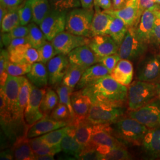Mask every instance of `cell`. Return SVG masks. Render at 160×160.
<instances>
[{
    "label": "cell",
    "instance_id": "1",
    "mask_svg": "<svg viewBox=\"0 0 160 160\" xmlns=\"http://www.w3.org/2000/svg\"><path fill=\"white\" fill-rule=\"evenodd\" d=\"M94 102L124 105L128 100V88L108 75L81 89Z\"/></svg>",
    "mask_w": 160,
    "mask_h": 160
},
{
    "label": "cell",
    "instance_id": "2",
    "mask_svg": "<svg viewBox=\"0 0 160 160\" xmlns=\"http://www.w3.org/2000/svg\"><path fill=\"white\" fill-rule=\"evenodd\" d=\"M112 125L113 133L116 137L123 142L135 145L142 144L149 129L147 126L130 117L120 118Z\"/></svg>",
    "mask_w": 160,
    "mask_h": 160
},
{
    "label": "cell",
    "instance_id": "3",
    "mask_svg": "<svg viewBox=\"0 0 160 160\" xmlns=\"http://www.w3.org/2000/svg\"><path fill=\"white\" fill-rule=\"evenodd\" d=\"M157 97L158 92L154 82L135 80L128 88V109L129 110H137Z\"/></svg>",
    "mask_w": 160,
    "mask_h": 160
},
{
    "label": "cell",
    "instance_id": "4",
    "mask_svg": "<svg viewBox=\"0 0 160 160\" xmlns=\"http://www.w3.org/2000/svg\"><path fill=\"white\" fill-rule=\"evenodd\" d=\"M94 14L93 8H75L67 15L65 30L71 33L91 38L92 20Z\"/></svg>",
    "mask_w": 160,
    "mask_h": 160
},
{
    "label": "cell",
    "instance_id": "5",
    "mask_svg": "<svg viewBox=\"0 0 160 160\" xmlns=\"http://www.w3.org/2000/svg\"><path fill=\"white\" fill-rule=\"evenodd\" d=\"M125 111L124 105L94 102L92 103L87 118L94 124L111 125L122 118Z\"/></svg>",
    "mask_w": 160,
    "mask_h": 160
},
{
    "label": "cell",
    "instance_id": "6",
    "mask_svg": "<svg viewBox=\"0 0 160 160\" xmlns=\"http://www.w3.org/2000/svg\"><path fill=\"white\" fill-rule=\"evenodd\" d=\"M22 76L8 74L5 84L1 87V108L5 109L12 114L14 122L20 123L18 116V100Z\"/></svg>",
    "mask_w": 160,
    "mask_h": 160
},
{
    "label": "cell",
    "instance_id": "7",
    "mask_svg": "<svg viewBox=\"0 0 160 160\" xmlns=\"http://www.w3.org/2000/svg\"><path fill=\"white\" fill-rule=\"evenodd\" d=\"M148 45L138 37L135 28L130 27L120 44L118 53L121 59L136 61L144 55Z\"/></svg>",
    "mask_w": 160,
    "mask_h": 160
},
{
    "label": "cell",
    "instance_id": "8",
    "mask_svg": "<svg viewBox=\"0 0 160 160\" xmlns=\"http://www.w3.org/2000/svg\"><path fill=\"white\" fill-rule=\"evenodd\" d=\"M128 117L135 119L148 129L160 127V98L156 97L142 107L129 110Z\"/></svg>",
    "mask_w": 160,
    "mask_h": 160
},
{
    "label": "cell",
    "instance_id": "9",
    "mask_svg": "<svg viewBox=\"0 0 160 160\" xmlns=\"http://www.w3.org/2000/svg\"><path fill=\"white\" fill-rule=\"evenodd\" d=\"M68 11H60L51 8L42 23L40 29L46 39L51 42L58 34L65 30Z\"/></svg>",
    "mask_w": 160,
    "mask_h": 160
},
{
    "label": "cell",
    "instance_id": "10",
    "mask_svg": "<svg viewBox=\"0 0 160 160\" xmlns=\"http://www.w3.org/2000/svg\"><path fill=\"white\" fill-rule=\"evenodd\" d=\"M121 145L123 143L113 135L112 128L109 124H94L90 141L86 147L96 150L98 147Z\"/></svg>",
    "mask_w": 160,
    "mask_h": 160
},
{
    "label": "cell",
    "instance_id": "11",
    "mask_svg": "<svg viewBox=\"0 0 160 160\" xmlns=\"http://www.w3.org/2000/svg\"><path fill=\"white\" fill-rule=\"evenodd\" d=\"M46 92L45 88H38L32 84L29 101L24 113V122L29 128L44 117L40 110V104Z\"/></svg>",
    "mask_w": 160,
    "mask_h": 160
},
{
    "label": "cell",
    "instance_id": "12",
    "mask_svg": "<svg viewBox=\"0 0 160 160\" xmlns=\"http://www.w3.org/2000/svg\"><path fill=\"white\" fill-rule=\"evenodd\" d=\"M90 38L71 33L63 31L52 40L51 43L58 54L61 53L68 55L74 49L88 45Z\"/></svg>",
    "mask_w": 160,
    "mask_h": 160
},
{
    "label": "cell",
    "instance_id": "13",
    "mask_svg": "<svg viewBox=\"0 0 160 160\" xmlns=\"http://www.w3.org/2000/svg\"><path fill=\"white\" fill-rule=\"evenodd\" d=\"M137 79L155 82L160 77V54L143 58L139 62L136 71Z\"/></svg>",
    "mask_w": 160,
    "mask_h": 160
},
{
    "label": "cell",
    "instance_id": "14",
    "mask_svg": "<svg viewBox=\"0 0 160 160\" xmlns=\"http://www.w3.org/2000/svg\"><path fill=\"white\" fill-rule=\"evenodd\" d=\"M49 74V84L57 88L62 83L69 66L68 55L59 53L46 63Z\"/></svg>",
    "mask_w": 160,
    "mask_h": 160
},
{
    "label": "cell",
    "instance_id": "15",
    "mask_svg": "<svg viewBox=\"0 0 160 160\" xmlns=\"http://www.w3.org/2000/svg\"><path fill=\"white\" fill-rule=\"evenodd\" d=\"M99 58L118 53L119 46L109 35H97L90 38L88 45Z\"/></svg>",
    "mask_w": 160,
    "mask_h": 160
},
{
    "label": "cell",
    "instance_id": "16",
    "mask_svg": "<svg viewBox=\"0 0 160 160\" xmlns=\"http://www.w3.org/2000/svg\"><path fill=\"white\" fill-rule=\"evenodd\" d=\"M139 0H127L126 5L118 10H104L111 16L119 17L130 27L136 28L139 22L141 15L139 11Z\"/></svg>",
    "mask_w": 160,
    "mask_h": 160
},
{
    "label": "cell",
    "instance_id": "17",
    "mask_svg": "<svg viewBox=\"0 0 160 160\" xmlns=\"http://www.w3.org/2000/svg\"><path fill=\"white\" fill-rule=\"evenodd\" d=\"M68 57L70 63L85 69L98 63L100 59L88 45L75 48L69 53Z\"/></svg>",
    "mask_w": 160,
    "mask_h": 160
},
{
    "label": "cell",
    "instance_id": "18",
    "mask_svg": "<svg viewBox=\"0 0 160 160\" xmlns=\"http://www.w3.org/2000/svg\"><path fill=\"white\" fill-rule=\"evenodd\" d=\"M68 125V123L67 122L54 120L48 115H45L41 119L29 127L27 132V137L30 139L42 136Z\"/></svg>",
    "mask_w": 160,
    "mask_h": 160
},
{
    "label": "cell",
    "instance_id": "19",
    "mask_svg": "<svg viewBox=\"0 0 160 160\" xmlns=\"http://www.w3.org/2000/svg\"><path fill=\"white\" fill-rule=\"evenodd\" d=\"M10 59L12 62L19 63H33L39 62L38 50L30 43L18 45L9 52Z\"/></svg>",
    "mask_w": 160,
    "mask_h": 160
},
{
    "label": "cell",
    "instance_id": "20",
    "mask_svg": "<svg viewBox=\"0 0 160 160\" xmlns=\"http://www.w3.org/2000/svg\"><path fill=\"white\" fill-rule=\"evenodd\" d=\"M157 11L155 10H145L135 28L138 37L147 44H149L155 22L157 18Z\"/></svg>",
    "mask_w": 160,
    "mask_h": 160
},
{
    "label": "cell",
    "instance_id": "21",
    "mask_svg": "<svg viewBox=\"0 0 160 160\" xmlns=\"http://www.w3.org/2000/svg\"><path fill=\"white\" fill-rule=\"evenodd\" d=\"M108 75H110V72L104 65L101 63H96L86 69L75 88L77 90L84 88Z\"/></svg>",
    "mask_w": 160,
    "mask_h": 160
},
{
    "label": "cell",
    "instance_id": "22",
    "mask_svg": "<svg viewBox=\"0 0 160 160\" xmlns=\"http://www.w3.org/2000/svg\"><path fill=\"white\" fill-rule=\"evenodd\" d=\"M71 103L74 112V119L87 118L92 105V100L90 97L80 90L72 92L71 95Z\"/></svg>",
    "mask_w": 160,
    "mask_h": 160
},
{
    "label": "cell",
    "instance_id": "23",
    "mask_svg": "<svg viewBox=\"0 0 160 160\" xmlns=\"http://www.w3.org/2000/svg\"><path fill=\"white\" fill-rule=\"evenodd\" d=\"M112 16L106 13L98 6H94V14L92 20L91 38L97 35L108 34Z\"/></svg>",
    "mask_w": 160,
    "mask_h": 160
},
{
    "label": "cell",
    "instance_id": "24",
    "mask_svg": "<svg viewBox=\"0 0 160 160\" xmlns=\"http://www.w3.org/2000/svg\"><path fill=\"white\" fill-rule=\"evenodd\" d=\"M74 127L75 137L78 142L84 147L90 141L94 123L88 119H74L69 124Z\"/></svg>",
    "mask_w": 160,
    "mask_h": 160
},
{
    "label": "cell",
    "instance_id": "25",
    "mask_svg": "<svg viewBox=\"0 0 160 160\" xmlns=\"http://www.w3.org/2000/svg\"><path fill=\"white\" fill-rule=\"evenodd\" d=\"M133 67L131 61L121 59L110 73V75L122 85H130L133 77Z\"/></svg>",
    "mask_w": 160,
    "mask_h": 160
},
{
    "label": "cell",
    "instance_id": "26",
    "mask_svg": "<svg viewBox=\"0 0 160 160\" xmlns=\"http://www.w3.org/2000/svg\"><path fill=\"white\" fill-rule=\"evenodd\" d=\"M142 145L149 157L154 158H160V127L149 129Z\"/></svg>",
    "mask_w": 160,
    "mask_h": 160
},
{
    "label": "cell",
    "instance_id": "27",
    "mask_svg": "<svg viewBox=\"0 0 160 160\" xmlns=\"http://www.w3.org/2000/svg\"><path fill=\"white\" fill-rule=\"evenodd\" d=\"M27 134L17 138L13 143L12 151L14 159L17 160H34L35 155L29 143Z\"/></svg>",
    "mask_w": 160,
    "mask_h": 160
},
{
    "label": "cell",
    "instance_id": "28",
    "mask_svg": "<svg viewBox=\"0 0 160 160\" xmlns=\"http://www.w3.org/2000/svg\"><path fill=\"white\" fill-rule=\"evenodd\" d=\"M27 77L30 82L38 88H45L49 84V74L45 63L37 62L32 64Z\"/></svg>",
    "mask_w": 160,
    "mask_h": 160
},
{
    "label": "cell",
    "instance_id": "29",
    "mask_svg": "<svg viewBox=\"0 0 160 160\" xmlns=\"http://www.w3.org/2000/svg\"><path fill=\"white\" fill-rule=\"evenodd\" d=\"M68 125V130L61 142V147L65 153L73 155L77 158L84 147L75 138L74 126Z\"/></svg>",
    "mask_w": 160,
    "mask_h": 160
},
{
    "label": "cell",
    "instance_id": "30",
    "mask_svg": "<svg viewBox=\"0 0 160 160\" xmlns=\"http://www.w3.org/2000/svg\"><path fill=\"white\" fill-rule=\"evenodd\" d=\"M100 160H125L131 159V155L125 145L114 147H98L96 149Z\"/></svg>",
    "mask_w": 160,
    "mask_h": 160
},
{
    "label": "cell",
    "instance_id": "31",
    "mask_svg": "<svg viewBox=\"0 0 160 160\" xmlns=\"http://www.w3.org/2000/svg\"><path fill=\"white\" fill-rule=\"evenodd\" d=\"M32 90V83L28 78L22 76L18 100V116L20 123H25L24 119V110L29 101L30 91Z\"/></svg>",
    "mask_w": 160,
    "mask_h": 160
},
{
    "label": "cell",
    "instance_id": "32",
    "mask_svg": "<svg viewBox=\"0 0 160 160\" xmlns=\"http://www.w3.org/2000/svg\"><path fill=\"white\" fill-rule=\"evenodd\" d=\"M128 29L129 26L122 19L112 16L108 34L120 46Z\"/></svg>",
    "mask_w": 160,
    "mask_h": 160
},
{
    "label": "cell",
    "instance_id": "33",
    "mask_svg": "<svg viewBox=\"0 0 160 160\" xmlns=\"http://www.w3.org/2000/svg\"><path fill=\"white\" fill-rule=\"evenodd\" d=\"M32 10V22L40 26L51 9L49 0H29Z\"/></svg>",
    "mask_w": 160,
    "mask_h": 160
},
{
    "label": "cell",
    "instance_id": "34",
    "mask_svg": "<svg viewBox=\"0 0 160 160\" xmlns=\"http://www.w3.org/2000/svg\"><path fill=\"white\" fill-rule=\"evenodd\" d=\"M29 32L27 39L32 47L38 49L48 41L46 37L38 25L36 23H30L28 24Z\"/></svg>",
    "mask_w": 160,
    "mask_h": 160
},
{
    "label": "cell",
    "instance_id": "35",
    "mask_svg": "<svg viewBox=\"0 0 160 160\" xmlns=\"http://www.w3.org/2000/svg\"><path fill=\"white\" fill-rule=\"evenodd\" d=\"M85 70V69L77 65L70 63L67 73L63 77L62 84L74 88L80 81Z\"/></svg>",
    "mask_w": 160,
    "mask_h": 160
},
{
    "label": "cell",
    "instance_id": "36",
    "mask_svg": "<svg viewBox=\"0 0 160 160\" xmlns=\"http://www.w3.org/2000/svg\"><path fill=\"white\" fill-rule=\"evenodd\" d=\"M59 97L57 92L53 90L51 88H47L40 104V110L44 116L51 113L53 109L57 105Z\"/></svg>",
    "mask_w": 160,
    "mask_h": 160
},
{
    "label": "cell",
    "instance_id": "37",
    "mask_svg": "<svg viewBox=\"0 0 160 160\" xmlns=\"http://www.w3.org/2000/svg\"><path fill=\"white\" fill-rule=\"evenodd\" d=\"M1 33L9 32L12 29L20 26L18 8L9 10L0 23Z\"/></svg>",
    "mask_w": 160,
    "mask_h": 160
},
{
    "label": "cell",
    "instance_id": "38",
    "mask_svg": "<svg viewBox=\"0 0 160 160\" xmlns=\"http://www.w3.org/2000/svg\"><path fill=\"white\" fill-rule=\"evenodd\" d=\"M29 29L28 26H19L10 32L7 33H1V39L2 45L7 48L11 41L14 39L25 38L29 34Z\"/></svg>",
    "mask_w": 160,
    "mask_h": 160
},
{
    "label": "cell",
    "instance_id": "39",
    "mask_svg": "<svg viewBox=\"0 0 160 160\" xmlns=\"http://www.w3.org/2000/svg\"><path fill=\"white\" fill-rule=\"evenodd\" d=\"M56 89V92L59 99V102L63 103L68 107L73 120L74 119V112L71 103V95L74 88L65 86L61 83L58 86Z\"/></svg>",
    "mask_w": 160,
    "mask_h": 160
},
{
    "label": "cell",
    "instance_id": "40",
    "mask_svg": "<svg viewBox=\"0 0 160 160\" xmlns=\"http://www.w3.org/2000/svg\"><path fill=\"white\" fill-rule=\"evenodd\" d=\"M68 129L69 125H67L47 133L40 136V137L45 143L49 145L55 146L61 145V142Z\"/></svg>",
    "mask_w": 160,
    "mask_h": 160
},
{
    "label": "cell",
    "instance_id": "41",
    "mask_svg": "<svg viewBox=\"0 0 160 160\" xmlns=\"http://www.w3.org/2000/svg\"><path fill=\"white\" fill-rule=\"evenodd\" d=\"M52 119L57 121L67 122L69 124L72 120V118L68 107L63 103H58L50 113Z\"/></svg>",
    "mask_w": 160,
    "mask_h": 160
},
{
    "label": "cell",
    "instance_id": "42",
    "mask_svg": "<svg viewBox=\"0 0 160 160\" xmlns=\"http://www.w3.org/2000/svg\"><path fill=\"white\" fill-rule=\"evenodd\" d=\"M37 50L39 57V62H41L45 64H46L52 58L58 54L51 42L48 40Z\"/></svg>",
    "mask_w": 160,
    "mask_h": 160
},
{
    "label": "cell",
    "instance_id": "43",
    "mask_svg": "<svg viewBox=\"0 0 160 160\" xmlns=\"http://www.w3.org/2000/svg\"><path fill=\"white\" fill-rule=\"evenodd\" d=\"M51 8L60 11H68L80 7V0H49Z\"/></svg>",
    "mask_w": 160,
    "mask_h": 160
},
{
    "label": "cell",
    "instance_id": "44",
    "mask_svg": "<svg viewBox=\"0 0 160 160\" xmlns=\"http://www.w3.org/2000/svg\"><path fill=\"white\" fill-rule=\"evenodd\" d=\"M32 68V64L19 63L9 62L7 66V73L12 76L20 77L28 74Z\"/></svg>",
    "mask_w": 160,
    "mask_h": 160
},
{
    "label": "cell",
    "instance_id": "45",
    "mask_svg": "<svg viewBox=\"0 0 160 160\" xmlns=\"http://www.w3.org/2000/svg\"><path fill=\"white\" fill-rule=\"evenodd\" d=\"M18 12L22 26H26L32 20V10L29 0H24L18 7Z\"/></svg>",
    "mask_w": 160,
    "mask_h": 160
},
{
    "label": "cell",
    "instance_id": "46",
    "mask_svg": "<svg viewBox=\"0 0 160 160\" xmlns=\"http://www.w3.org/2000/svg\"><path fill=\"white\" fill-rule=\"evenodd\" d=\"M10 59V53L8 50L1 49L0 54V83L1 87L4 86L6 83L8 74L7 73V66Z\"/></svg>",
    "mask_w": 160,
    "mask_h": 160
},
{
    "label": "cell",
    "instance_id": "47",
    "mask_svg": "<svg viewBox=\"0 0 160 160\" xmlns=\"http://www.w3.org/2000/svg\"><path fill=\"white\" fill-rule=\"evenodd\" d=\"M120 59L121 58L119 54L116 53L105 57L100 58L98 63H102L103 65L109 69L110 72L111 73Z\"/></svg>",
    "mask_w": 160,
    "mask_h": 160
},
{
    "label": "cell",
    "instance_id": "48",
    "mask_svg": "<svg viewBox=\"0 0 160 160\" xmlns=\"http://www.w3.org/2000/svg\"><path fill=\"white\" fill-rule=\"evenodd\" d=\"M78 160H100L99 155L96 150L84 147L80 154L77 157Z\"/></svg>",
    "mask_w": 160,
    "mask_h": 160
},
{
    "label": "cell",
    "instance_id": "49",
    "mask_svg": "<svg viewBox=\"0 0 160 160\" xmlns=\"http://www.w3.org/2000/svg\"><path fill=\"white\" fill-rule=\"evenodd\" d=\"M139 11L141 16L142 12L147 10H159L160 6L154 0H139Z\"/></svg>",
    "mask_w": 160,
    "mask_h": 160
},
{
    "label": "cell",
    "instance_id": "50",
    "mask_svg": "<svg viewBox=\"0 0 160 160\" xmlns=\"http://www.w3.org/2000/svg\"><path fill=\"white\" fill-rule=\"evenodd\" d=\"M149 43L155 45H160V19L157 18L155 22L154 27L152 32Z\"/></svg>",
    "mask_w": 160,
    "mask_h": 160
},
{
    "label": "cell",
    "instance_id": "51",
    "mask_svg": "<svg viewBox=\"0 0 160 160\" xmlns=\"http://www.w3.org/2000/svg\"><path fill=\"white\" fill-rule=\"evenodd\" d=\"M29 143L32 149L33 152L35 154L37 151H38L45 144V142L42 140V139L39 137L30 138L29 139Z\"/></svg>",
    "mask_w": 160,
    "mask_h": 160
},
{
    "label": "cell",
    "instance_id": "52",
    "mask_svg": "<svg viewBox=\"0 0 160 160\" xmlns=\"http://www.w3.org/2000/svg\"><path fill=\"white\" fill-rule=\"evenodd\" d=\"M24 1V0H0V4L8 10H11L18 8Z\"/></svg>",
    "mask_w": 160,
    "mask_h": 160
},
{
    "label": "cell",
    "instance_id": "53",
    "mask_svg": "<svg viewBox=\"0 0 160 160\" xmlns=\"http://www.w3.org/2000/svg\"><path fill=\"white\" fill-rule=\"evenodd\" d=\"M29 42L27 39V37L25 38H16L14 39L11 41L10 43L9 44L7 48L8 52L11 51L13 49H14L18 45H23L25 43H28Z\"/></svg>",
    "mask_w": 160,
    "mask_h": 160
},
{
    "label": "cell",
    "instance_id": "54",
    "mask_svg": "<svg viewBox=\"0 0 160 160\" xmlns=\"http://www.w3.org/2000/svg\"><path fill=\"white\" fill-rule=\"evenodd\" d=\"M94 5L99 7L103 10H110L112 8V0H94Z\"/></svg>",
    "mask_w": 160,
    "mask_h": 160
},
{
    "label": "cell",
    "instance_id": "55",
    "mask_svg": "<svg viewBox=\"0 0 160 160\" xmlns=\"http://www.w3.org/2000/svg\"><path fill=\"white\" fill-rule=\"evenodd\" d=\"M127 0H112V10H118L126 5Z\"/></svg>",
    "mask_w": 160,
    "mask_h": 160
},
{
    "label": "cell",
    "instance_id": "56",
    "mask_svg": "<svg viewBox=\"0 0 160 160\" xmlns=\"http://www.w3.org/2000/svg\"><path fill=\"white\" fill-rule=\"evenodd\" d=\"M0 159L2 160H10L14 159L12 149H6L1 153Z\"/></svg>",
    "mask_w": 160,
    "mask_h": 160
},
{
    "label": "cell",
    "instance_id": "57",
    "mask_svg": "<svg viewBox=\"0 0 160 160\" xmlns=\"http://www.w3.org/2000/svg\"><path fill=\"white\" fill-rule=\"evenodd\" d=\"M81 7L86 8H93L94 0H80Z\"/></svg>",
    "mask_w": 160,
    "mask_h": 160
},
{
    "label": "cell",
    "instance_id": "58",
    "mask_svg": "<svg viewBox=\"0 0 160 160\" xmlns=\"http://www.w3.org/2000/svg\"><path fill=\"white\" fill-rule=\"evenodd\" d=\"M35 160H54V155H35Z\"/></svg>",
    "mask_w": 160,
    "mask_h": 160
},
{
    "label": "cell",
    "instance_id": "59",
    "mask_svg": "<svg viewBox=\"0 0 160 160\" xmlns=\"http://www.w3.org/2000/svg\"><path fill=\"white\" fill-rule=\"evenodd\" d=\"M8 10L2 5L0 6V23L2 22L4 17H5L6 14L8 13Z\"/></svg>",
    "mask_w": 160,
    "mask_h": 160
},
{
    "label": "cell",
    "instance_id": "60",
    "mask_svg": "<svg viewBox=\"0 0 160 160\" xmlns=\"http://www.w3.org/2000/svg\"><path fill=\"white\" fill-rule=\"evenodd\" d=\"M157 86V92H158V96L160 98V77L154 82Z\"/></svg>",
    "mask_w": 160,
    "mask_h": 160
},
{
    "label": "cell",
    "instance_id": "61",
    "mask_svg": "<svg viewBox=\"0 0 160 160\" xmlns=\"http://www.w3.org/2000/svg\"><path fill=\"white\" fill-rule=\"evenodd\" d=\"M157 17L159 18L160 19V10H157Z\"/></svg>",
    "mask_w": 160,
    "mask_h": 160
},
{
    "label": "cell",
    "instance_id": "62",
    "mask_svg": "<svg viewBox=\"0 0 160 160\" xmlns=\"http://www.w3.org/2000/svg\"><path fill=\"white\" fill-rule=\"evenodd\" d=\"M155 2L157 4H158V5H160V0H154Z\"/></svg>",
    "mask_w": 160,
    "mask_h": 160
},
{
    "label": "cell",
    "instance_id": "63",
    "mask_svg": "<svg viewBox=\"0 0 160 160\" xmlns=\"http://www.w3.org/2000/svg\"></svg>",
    "mask_w": 160,
    "mask_h": 160
}]
</instances>
